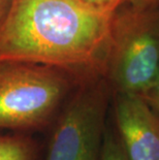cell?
Here are the masks:
<instances>
[{"label":"cell","mask_w":159,"mask_h":160,"mask_svg":"<svg viewBox=\"0 0 159 160\" xmlns=\"http://www.w3.org/2000/svg\"><path fill=\"white\" fill-rule=\"evenodd\" d=\"M101 160H129L117 129L107 126L103 137Z\"/></svg>","instance_id":"obj_7"},{"label":"cell","mask_w":159,"mask_h":160,"mask_svg":"<svg viewBox=\"0 0 159 160\" xmlns=\"http://www.w3.org/2000/svg\"><path fill=\"white\" fill-rule=\"evenodd\" d=\"M82 1L96 8L107 9H118L126 3H130V0H82Z\"/></svg>","instance_id":"obj_8"},{"label":"cell","mask_w":159,"mask_h":160,"mask_svg":"<svg viewBox=\"0 0 159 160\" xmlns=\"http://www.w3.org/2000/svg\"><path fill=\"white\" fill-rule=\"evenodd\" d=\"M118 9L82 0H12L0 23V61L53 66L80 85L101 80Z\"/></svg>","instance_id":"obj_1"},{"label":"cell","mask_w":159,"mask_h":160,"mask_svg":"<svg viewBox=\"0 0 159 160\" xmlns=\"http://www.w3.org/2000/svg\"><path fill=\"white\" fill-rule=\"evenodd\" d=\"M146 99L149 104L159 114V77L155 82L153 87L149 89L144 95H142Z\"/></svg>","instance_id":"obj_9"},{"label":"cell","mask_w":159,"mask_h":160,"mask_svg":"<svg viewBox=\"0 0 159 160\" xmlns=\"http://www.w3.org/2000/svg\"><path fill=\"white\" fill-rule=\"evenodd\" d=\"M116 129L129 160H159V114L137 94L115 93Z\"/></svg>","instance_id":"obj_5"},{"label":"cell","mask_w":159,"mask_h":160,"mask_svg":"<svg viewBox=\"0 0 159 160\" xmlns=\"http://www.w3.org/2000/svg\"><path fill=\"white\" fill-rule=\"evenodd\" d=\"M12 0H0V23L4 19V17L7 12Z\"/></svg>","instance_id":"obj_11"},{"label":"cell","mask_w":159,"mask_h":160,"mask_svg":"<svg viewBox=\"0 0 159 160\" xmlns=\"http://www.w3.org/2000/svg\"><path fill=\"white\" fill-rule=\"evenodd\" d=\"M129 4L143 8H155L159 4V0H130Z\"/></svg>","instance_id":"obj_10"},{"label":"cell","mask_w":159,"mask_h":160,"mask_svg":"<svg viewBox=\"0 0 159 160\" xmlns=\"http://www.w3.org/2000/svg\"><path fill=\"white\" fill-rule=\"evenodd\" d=\"M38 148L23 133L0 134V160H36Z\"/></svg>","instance_id":"obj_6"},{"label":"cell","mask_w":159,"mask_h":160,"mask_svg":"<svg viewBox=\"0 0 159 160\" xmlns=\"http://www.w3.org/2000/svg\"><path fill=\"white\" fill-rule=\"evenodd\" d=\"M121 8L115 18L106 76L115 93L144 95L159 77V15L153 8Z\"/></svg>","instance_id":"obj_3"},{"label":"cell","mask_w":159,"mask_h":160,"mask_svg":"<svg viewBox=\"0 0 159 160\" xmlns=\"http://www.w3.org/2000/svg\"><path fill=\"white\" fill-rule=\"evenodd\" d=\"M109 86L81 84L56 122L47 160H101Z\"/></svg>","instance_id":"obj_4"},{"label":"cell","mask_w":159,"mask_h":160,"mask_svg":"<svg viewBox=\"0 0 159 160\" xmlns=\"http://www.w3.org/2000/svg\"><path fill=\"white\" fill-rule=\"evenodd\" d=\"M74 82L53 66L0 61V129L23 132L45 128Z\"/></svg>","instance_id":"obj_2"}]
</instances>
